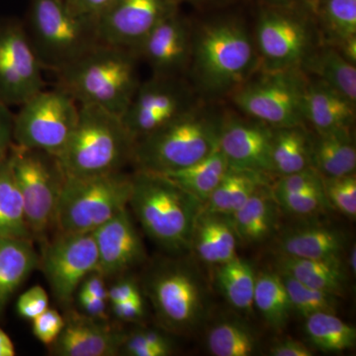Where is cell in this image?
Returning <instances> with one entry per match:
<instances>
[{
    "label": "cell",
    "instance_id": "1",
    "mask_svg": "<svg viewBox=\"0 0 356 356\" xmlns=\"http://www.w3.org/2000/svg\"><path fill=\"white\" fill-rule=\"evenodd\" d=\"M254 41L235 20L210 22L193 31L191 72L199 91L211 97L232 95L259 67Z\"/></svg>",
    "mask_w": 356,
    "mask_h": 356
},
{
    "label": "cell",
    "instance_id": "2",
    "mask_svg": "<svg viewBox=\"0 0 356 356\" xmlns=\"http://www.w3.org/2000/svg\"><path fill=\"white\" fill-rule=\"evenodd\" d=\"M139 58L132 50L99 44L56 72L58 86L79 105H95L121 117L140 83Z\"/></svg>",
    "mask_w": 356,
    "mask_h": 356
},
{
    "label": "cell",
    "instance_id": "3",
    "mask_svg": "<svg viewBox=\"0 0 356 356\" xmlns=\"http://www.w3.org/2000/svg\"><path fill=\"white\" fill-rule=\"evenodd\" d=\"M129 205L147 235L172 254L191 252L192 233L202 204L159 173L132 175Z\"/></svg>",
    "mask_w": 356,
    "mask_h": 356
},
{
    "label": "cell",
    "instance_id": "4",
    "mask_svg": "<svg viewBox=\"0 0 356 356\" xmlns=\"http://www.w3.org/2000/svg\"><path fill=\"white\" fill-rule=\"evenodd\" d=\"M222 117L196 104L159 130L138 140L132 161L137 170L165 173L181 170L219 149Z\"/></svg>",
    "mask_w": 356,
    "mask_h": 356
},
{
    "label": "cell",
    "instance_id": "5",
    "mask_svg": "<svg viewBox=\"0 0 356 356\" xmlns=\"http://www.w3.org/2000/svg\"><path fill=\"white\" fill-rule=\"evenodd\" d=\"M134 146L120 116L81 104L76 127L57 156L67 177H90L121 172L132 161Z\"/></svg>",
    "mask_w": 356,
    "mask_h": 356
},
{
    "label": "cell",
    "instance_id": "6",
    "mask_svg": "<svg viewBox=\"0 0 356 356\" xmlns=\"http://www.w3.org/2000/svg\"><path fill=\"white\" fill-rule=\"evenodd\" d=\"M144 288L159 324L173 334L196 331L209 313V291L193 262H159L147 273Z\"/></svg>",
    "mask_w": 356,
    "mask_h": 356
},
{
    "label": "cell",
    "instance_id": "7",
    "mask_svg": "<svg viewBox=\"0 0 356 356\" xmlns=\"http://www.w3.org/2000/svg\"><path fill=\"white\" fill-rule=\"evenodd\" d=\"M24 26L42 67L54 72L102 44L96 19L70 13L63 0H31Z\"/></svg>",
    "mask_w": 356,
    "mask_h": 356
},
{
    "label": "cell",
    "instance_id": "8",
    "mask_svg": "<svg viewBox=\"0 0 356 356\" xmlns=\"http://www.w3.org/2000/svg\"><path fill=\"white\" fill-rule=\"evenodd\" d=\"M132 175L121 172L67 177L56 213L55 228L62 234L93 233L128 208Z\"/></svg>",
    "mask_w": 356,
    "mask_h": 356
},
{
    "label": "cell",
    "instance_id": "9",
    "mask_svg": "<svg viewBox=\"0 0 356 356\" xmlns=\"http://www.w3.org/2000/svg\"><path fill=\"white\" fill-rule=\"evenodd\" d=\"M33 236L43 240L55 227L65 173L55 154L13 144L8 154Z\"/></svg>",
    "mask_w": 356,
    "mask_h": 356
},
{
    "label": "cell",
    "instance_id": "10",
    "mask_svg": "<svg viewBox=\"0 0 356 356\" xmlns=\"http://www.w3.org/2000/svg\"><path fill=\"white\" fill-rule=\"evenodd\" d=\"M307 79L300 69L264 72L232 93L241 111L269 127L304 125V95Z\"/></svg>",
    "mask_w": 356,
    "mask_h": 356
},
{
    "label": "cell",
    "instance_id": "11",
    "mask_svg": "<svg viewBox=\"0 0 356 356\" xmlns=\"http://www.w3.org/2000/svg\"><path fill=\"white\" fill-rule=\"evenodd\" d=\"M79 112V103L64 89H42L14 115L13 143L58 156L76 127Z\"/></svg>",
    "mask_w": 356,
    "mask_h": 356
},
{
    "label": "cell",
    "instance_id": "12",
    "mask_svg": "<svg viewBox=\"0 0 356 356\" xmlns=\"http://www.w3.org/2000/svg\"><path fill=\"white\" fill-rule=\"evenodd\" d=\"M316 34L308 21L288 11L269 9L259 15L255 30L262 72L301 69L316 50Z\"/></svg>",
    "mask_w": 356,
    "mask_h": 356
},
{
    "label": "cell",
    "instance_id": "13",
    "mask_svg": "<svg viewBox=\"0 0 356 356\" xmlns=\"http://www.w3.org/2000/svg\"><path fill=\"white\" fill-rule=\"evenodd\" d=\"M196 104L184 77L152 76L136 90L121 119L135 142L159 130Z\"/></svg>",
    "mask_w": 356,
    "mask_h": 356
},
{
    "label": "cell",
    "instance_id": "14",
    "mask_svg": "<svg viewBox=\"0 0 356 356\" xmlns=\"http://www.w3.org/2000/svg\"><path fill=\"white\" fill-rule=\"evenodd\" d=\"M43 67L20 21H0V102L22 105L44 89Z\"/></svg>",
    "mask_w": 356,
    "mask_h": 356
},
{
    "label": "cell",
    "instance_id": "15",
    "mask_svg": "<svg viewBox=\"0 0 356 356\" xmlns=\"http://www.w3.org/2000/svg\"><path fill=\"white\" fill-rule=\"evenodd\" d=\"M51 292L67 307L83 281L98 270V252L92 233H58L47 243L40 259Z\"/></svg>",
    "mask_w": 356,
    "mask_h": 356
},
{
    "label": "cell",
    "instance_id": "16",
    "mask_svg": "<svg viewBox=\"0 0 356 356\" xmlns=\"http://www.w3.org/2000/svg\"><path fill=\"white\" fill-rule=\"evenodd\" d=\"M177 6V0H113L96 18L102 43L136 51Z\"/></svg>",
    "mask_w": 356,
    "mask_h": 356
},
{
    "label": "cell",
    "instance_id": "17",
    "mask_svg": "<svg viewBox=\"0 0 356 356\" xmlns=\"http://www.w3.org/2000/svg\"><path fill=\"white\" fill-rule=\"evenodd\" d=\"M193 31L178 10L166 16L136 51L153 72V76L184 77L188 72Z\"/></svg>",
    "mask_w": 356,
    "mask_h": 356
},
{
    "label": "cell",
    "instance_id": "18",
    "mask_svg": "<svg viewBox=\"0 0 356 356\" xmlns=\"http://www.w3.org/2000/svg\"><path fill=\"white\" fill-rule=\"evenodd\" d=\"M273 130L254 119L222 117L219 149L229 168L273 175Z\"/></svg>",
    "mask_w": 356,
    "mask_h": 356
},
{
    "label": "cell",
    "instance_id": "19",
    "mask_svg": "<svg viewBox=\"0 0 356 356\" xmlns=\"http://www.w3.org/2000/svg\"><path fill=\"white\" fill-rule=\"evenodd\" d=\"M98 270L105 277L118 275L146 259V250L128 208L93 232Z\"/></svg>",
    "mask_w": 356,
    "mask_h": 356
},
{
    "label": "cell",
    "instance_id": "20",
    "mask_svg": "<svg viewBox=\"0 0 356 356\" xmlns=\"http://www.w3.org/2000/svg\"><path fill=\"white\" fill-rule=\"evenodd\" d=\"M102 321L74 313L51 344V353L58 356H113L120 355L124 334L113 331Z\"/></svg>",
    "mask_w": 356,
    "mask_h": 356
},
{
    "label": "cell",
    "instance_id": "21",
    "mask_svg": "<svg viewBox=\"0 0 356 356\" xmlns=\"http://www.w3.org/2000/svg\"><path fill=\"white\" fill-rule=\"evenodd\" d=\"M304 117L318 135L351 130L355 104L320 79L307 81Z\"/></svg>",
    "mask_w": 356,
    "mask_h": 356
},
{
    "label": "cell",
    "instance_id": "22",
    "mask_svg": "<svg viewBox=\"0 0 356 356\" xmlns=\"http://www.w3.org/2000/svg\"><path fill=\"white\" fill-rule=\"evenodd\" d=\"M348 238L341 229L309 225L287 229L280 236V255L304 259H343Z\"/></svg>",
    "mask_w": 356,
    "mask_h": 356
},
{
    "label": "cell",
    "instance_id": "23",
    "mask_svg": "<svg viewBox=\"0 0 356 356\" xmlns=\"http://www.w3.org/2000/svg\"><path fill=\"white\" fill-rule=\"evenodd\" d=\"M238 238L227 215L201 209L192 233L191 250L204 264L219 266L236 257Z\"/></svg>",
    "mask_w": 356,
    "mask_h": 356
},
{
    "label": "cell",
    "instance_id": "24",
    "mask_svg": "<svg viewBox=\"0 0 356 356\" xmlns=\"http://www.w3.org/2000/svg\"><path fill=\"white\" fill-rule=\"evenodd\" d=\"M278 210L270 186L259 188L242 208L229 216L238 242L247 245L266 242L277 226Z\"/></svg>",
    "mask_w": 356,
    "mask_h": 356
},
{
    "label": "cell",
    "instance_id": "25",
    "mask_svg": "<svg viewBox=\"0 0 356 356\" xmlns=\"http://www.w3.org/2000/svg\"><path fill=\"white\" fill-rule=\"evenodd\" d=\"M278 271L314 289L343 296L348 285V273L343 259H304L280 255Z\"/></svg>",
    "mask_w": 356,
    "mask_h": 356
},
{
    "label": "cell",
    "instance_id": "26",
    "mask_svg": "<svg viewBox=\"0 0 356 356\" xmlns=\"http://www.w3.org/2000/svg\"><path fill=\"white\" fill-rule=\"evenodd\" d=\"M40 266L32 241L0 238V315L16 290Z\"/></svg>",
    "mask_w": 356,
    "mask_h": 356
},
{
    "label": "cell",
    "instance_id": "27",
    "mask_svg": "<svg viewBox=\"0 0 356 356\" xmlns=\"http://www.w3.org/2000/svg\"><path fill=\"white\" fill-rule=\"evenodd\" d=\"M312 166L322 177L353 175L356 170V147L351 130L322 134L312 140Z\"/></svg>",
    "mask_w": 356,
    "mask_h": 356
},
{
    "label": "cell",
    "instance_id": "28",
    "mask_svg": "<svg viewBox=\"0 0 356 356\" xmlns=\"http://www.w3.org/2000/svg\"><path fill=\"white\" fill-rule=\"evenodd\" d=\"M268 184V175L229 168L217 188L202 205V210L229 215L242 208L248 199Z\"/></svg>",
    "mask_w": 356,
    "mask_h": 356
},
{
    "label": "cell",
    "instance_id": "29",
    "mask_svg": "<svg viewBox=\"0 0 356 356\" xmlns=\"http://www.w3.org/2000/svg\"><path fill=\"white\" fill-rule=\"evenodd\" d=\"M229 165L219 149L207 158L175 172L159 173L203 204L228 172Z\"/></svg>",
    "mask_w": 356,
    "mask_h": 356
},
{
    "label": "cell",
    "instance_id": "30",
    "mask_svg": "<svg viewBox=\"0 0 356 356\" xmlns=\"http://www.w3.org/2000/svg\"><path fill=\"white\" fill-rule=\"evenodd\" d=\"M312 140L304 125L273 130V173L283 177L312 168Z\"/></svg>",
    "mask_w": 356,
    "mask_h": 356
},
{
    "label": "cell",
    "instance_id": "31",
    "mask_svg": "<svg viewBox=\"0 0 356 356\" xmlns=\"http://www.w3.org/2000/svg\"><path fill=\"white\" fill-rule=\"evenodd\" d=\"M302 67H306L318 79L355 104V65L346 60L334 47L329 44L316 48Z\"/></svg>",
    "mask_w": 356,
    "mask_h": 356
},
{
    "label": "cell",
    "instance_id": "32",
    "mask_svg": "<svg viewBox=\"0 0 356 356\" xmlns=\"http://www.w3.org/2000/svg\"><path fill=\"white\" fill-rule=\"evenodd\" d=\"M255 280L254 267L240 257L216 266L215 282L218 289L236 310L245 313L254 310Z\"/></svg>",
    "mask_w": 356,
    "mask_h": 356
},
{
    "label": "cell",
    "instance_id": "33",
    "mask_svg": "<svg viewBox=\"0 0 356 356\" xmlns=\"http://www.w3.org/2000/svg\"><path fill=\"white\" fill-rule=\"evenodd\" d=\"M0 238L34 240L8 156L0 163Z\"/></svg>",
    "mask_w": 356,
    "mask_h": 356
},
{
    "label": "cell",
    "instance_id": "34",
    "mask_svg": "<svg viewBox=\"0 0 356 356\" xmlns=\"http://www.w3.org/2000/svg\"><path fill=\"white\" fill-rule=\"evenodd\" d=\"M254 307L271 329L282 331L286 327L293 310L278 271H264L257 275Z\"/></svg>",
    "mask_w": 356,
    "mask_h": 356
},
{
    "label": "cell",
    "instance_id": "35",
    "mask_svg": "<svg viewBox=\"0 0 356 356\" xmlns=\"http://www.w3.org/2000/svg\"><path fill=\"white\" fill-rule=\"evenodd\" d=\"M304 332L311 346L324 353H344L356 343L355 327L331 312H321L305 318Z\"/></svg>",
    "mask_w": 356,
    "mask_h": 356
},
{
    "label": "cell",
    "instance_id": "36",
    "mask_svg": "<svg viewBox=\"0 0 356 356\" xmlns=\"http://www.w3.org/2000/svg\"><path fill=\"white\" fill-rule=\"evenodd\" d=\"M206 346L215 356H250L259 348L257 334L245 323L236 318H222L206 334Z\"/></svg>",
    "mask_w": 356,
    "mask_h": 356
},
{
    "label": "cell",
    "instance_id": "37",
    "mask_svg": "<svg viewBox=\"0 0 356 356\" xmlns=\"http://www.w3.org/2000/svg\"><path fill=\"white\" fill-rule=\"evenodd\" d=\"M284 286L286 288L293 312H296L302 318H307L321 312L336 313L339 306V297L321 290L314 289L299 282L289 274L280 273Z\"/></svg>",
    "mask_w": 356,
    "mask_h": 356
},
{
    "label": "cell",
    "instance_id": "38",
    "mask_svg": "<svg viewBox=\"0 0 356 356\" xmlns=\"http://www.w3.org/2000/svg\"><path fill=\"white\" fill-rule=\"evenodd\" d=\"M321 16L336 46L356 37V0H323Z\"/></svg>",
    "mask_w": 356,
    "mask_h": 356
},
{
    "label": "cell",
    "instance_id": "39",
    "mask_svg": "<svg viewBox=\"0 0 356 356\" xmlns=\"http://www.w3.org/2000/svg\"><path fill=\"white\" fill-rule=\"evenodd\" d=\"M271 192L280 209L294 216H315L331 208L325 200L323 189L298 191H275L271 189Z\"/></svg>",
    "mask_w": 356,
    "mask_h": 356
},
{
    "label": "cell",
    "instance_id": "40",
    "mask_svg": "<svg viewBox=\"0 0 356 356\" xmlns=\"http://www.w3.org/2000/svg\"><path fill=\"white\" fill-rule=\"evenodd\" d=\"M172 341L158 331L136 330L124 334L120 355L129 356H166L172 355Z\"/></svg>",
    "mask_w": 356,
    "mask_h": 356
},
{
    "label": "cell",
    "instance_id": "41",
    "mask_svg": "<svg viewBox=\"0 0 356 356\" xmlns=\"http://www.w3.org/2000/svg\"><path fill=\"white\" fill-rule=\"evenodd\" d=\"M323 191L330 207L344 216L355 219V173L339 177H323Z\"/></svg>",
    "mask_w": 356,
    "mask_h": 356
},
{
    "label": "cell",
    "instance_id": "42",
    "mask_svg": "<svg viewBox=\"0 0 356 356\" xmlns=\"http://www.w3.org/2000/svg\"><path fill=\"white\" fill-rule=\"evenodd\" d=\"M33 321V334L44 346H51L60 336L65 320L57 310L48 308Z\"/></svg>",
    "mask_w": 356,
    "mask_h": 356
},
{
    "label": "cell",
    "instance_id": "43",
    "mask_svg": "<svg viewBox=\"0 0 356 356\" xmlns=\"http://www.w3.org/2000/svg\"><path fill=\"white\" fill-rule=\"evenodd\" d=\"M49 308V295L43 287L36 285L20 295L17 312L21 317L34 320Z\"/></svg>",
    "mask_w": 356,
    "mask_h": 356
},
{
    "label": "cell",
    "instance_id": "44",
    "mask_svg": "<svg viewBox=\"0 0 356 356\" xmlns=\"http://www.w3.org/2000/svg\"><path fill=\"white\" fill-rule=\"evenodd\" d=\"M67 9L81 17L96 19L113 0H63Z\"/></svg>",
    "mask_w": 356,
    "mask_h": 356
},
{
    "label": "cell",
    "instance_id": "45",
    "mask_svg": "<svg viewBox=\"0 0 356 356\" xmlns=\"http://www.w3.org/2000/svg\"><path fill=\"white\" fill-rule=\"evenodd\" d=\"M14 115L9 106L0 102V163L8 156L13 144Z\"/></svg>",
    "mask_w": 356,
    "mask_h": 356
},
{
    "label": "cell",
    "instance_id": "46",
    "mask_svg": "<svg viewBox=\"0 0 356 356\" xmlns=\"http://www.w3.org/2000/svg\"><path fill=\"white\" fill-rule=\"evenodd\" d=\"M112 313L115 317L124 322H134L142 318L145 314L144 301L143 297H137L120 302V303L111 304Z\"/></svg>",
    "mask_w": 356,
    "mask_h": 356
},
{
    "label": "cell",
    "instance_id": "47",
    "mask_svg": "<svg viewBox=\"0 0 356 356\" xmlns=\"http://www.w3.org/2000/svg\"><path fill=\"white\" fill-rule=\"evenodd\" d=\"M142 297L140 288L132 280H123L115 283L107 292V300L110 303H120L127 300Z\"/></svg>",
    "mask_w": 356,
    "mask_h": 356
},
{
    "label": "cell",
    "instance_id": "48",
    "mask_svg": "<svg viewBox=\"0 0 356 356\" xmlns=\"http://www.w3.org/2000/svg\"><path fill=\"white\" fill-rule=\"evenodd\" d=\"M273 356H312L313 351L307 344L296 339H287L274 343L269 350Z\"/></svg>",
    "mask_w": 356,
    "mask_h": 356
},
{
    "label": "cell",
    "instance_id": "49",
    "mask_svg": "<svg viewBox=\"0 0 356 356\" xmlns=\"http://www.w3.org/2000/svg\"><path fill=\"white\" fill-rule=\"evenodd\" d=\"M107 300L89 296V295L79 293V305L88 317L95 320H105L107 318Z\"/></svg>",
    "mask_w": 356,
    "mask_h": 356
},
{
    "label": "cell",
    "instance_id": "50",
    "mask_svg": "<svg viewBox=\"0 0 356 356\" xmlns=\"http://www.w3.org/2000/svg\"><path fill=\"white\" fill-rule=\"evenodd\" d=\"M79 293L89 295V296L97 297L107 300V292L108 289L106 288L104 282V276L95 271V273L89 274L81 283L79 288Z\"/></svg>",
    "mask_w": 356,
    "mask_h": 356
},
{
    "label": "cell",
    "instance_id": "51",
    "mask_svg": "<svg viewBox=\"0 0 356 356\" xmlns=\"http://www.w3.org/2000/svg\"><path fill=\"white\" fill-rule=\"evenodd\" d=\"M15 353V348L10 337L0 329V356H14Z\"/></svg>",
    "mask_w": 356,
    "mask_h": 356
},
{
    "label": "cell",
    "instance_id": "52",
    "mask_svg": "<svg viewBox=\"0 0 356 356\" xmlns=\"http://www.w3.org/2000/svg\"><path fill=\"white\" fill-rule=\"evenodd\" d=\"M348 269H350V273L355 275L356 273V248L355 245H353V247L350 248V254H348Z\"/></svg>",
    "mask_w": 356,
    "mask_h": 356
},
{
    "label": "cell",
    "instance_id": "53",
    "mask_svg": "<svg viewBox=\"0 0 356 356\" xmlns=\"http://www.w3.org/2000/svg\"><path fill=\"white\" fill-rule=\"evenodd\" d=\"M274 2H280V3H287V2L295 1V0H273Z\"/></svg>",
    "mask_w": 356,
    "mask_h": 356
},
{
    "label": "cell",
    "instance_id": "54",
    "mask_svg": "<svg viewBox=\"0 0 356 356\" xmlns=\"http://www.w3.org/2000/svg\"><path fill=\"white\" fill-rule=\"evenodd\" d=\"M180 1H193V2H196V1H203V0H177V2H180Z\"/></svg>",
    "mask_w": 356,
    "mask_h": 356
}]
</instances>
